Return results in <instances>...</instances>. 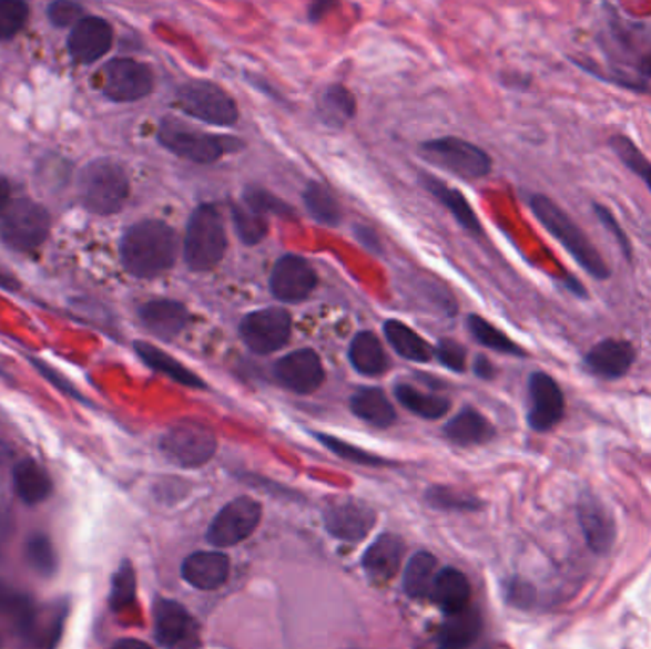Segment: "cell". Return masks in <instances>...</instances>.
Here are the masks:
<instances>
[{
    "label": "cell",
    "mask_w": 651,
    "mask_h": 649,
    "mask_svg": "<svg viewBox=\"0 0 651 649\" xmlns=\"http://www.w3.org/2000/svg\"><path fill=\"white\" fill-rule=\"evenodd\" d=\"M606 10L610 14L597 42L608 60V71H598L576 60L573 63L589 75L597 76L598 81L610 82L637 94H651V28L613 14L611 7Z\"/></svg>",
    "instance_id": "6da1fadb"
},
{
    "label": "cell",
    "mask_w": 651,
    "mask_h": 649,
    "mask_svg": "<svg viewBox=\"0 0 651 649\" xmlns=\"http://www.w3.org/2000/svg\"><path fill=\"white\" fill-rule=\"evenodd\" d=\"M180 240L175 230L164 222L149 219L135 224L121 240L124 269L138 278H155L172 269L177 259Z\"/></svg>",
    "instance_id": "7a4b0ae2"
},
{
    "label": "cell",
    "mask_w": 651,
    "mask_h": 649,
    "mask_svg": "<svg viewBox=\"0 0 651 649\" xmlns=\"http://www.w3.org/2000/svg\"><path fill=\"white\" fill-rule=\"evenodd\" d=\"M530 208L539 224L543 225L547 233L570 254L571 259L587 275H591L598 282L610 280L611 269L604 257L600 256L591 238L587 237V233L571 219L564 208H560L551 197L539 193L531 195Z\"/></svg>",
    "instance_id": "3957f363"
},
{
    "label": "cell",
    "mask_w": 651,
    "mask_h": 649,
    "mask_svg": "<svg viewBox=\"0 0 651 649\" xmlns=\"http://www.w3.org/2000/svg\"><path fill=\"white\" fill-rule=\"evenodd\" d=\"M227 250L223 217L214 204H201L187 222L183 256L191 271L202 272L222 264Z\"/></svg>",
    "instance_id": "277c9868"
},
{
    "label": "cell",
    "mask_w": 651,
    "mask_h": 649,
    "mask_svg": "<svg viewBox=\"0 0 651 649\" xmlns=\"http://www.w3.org/2000/svg\"><path fill=\"white\" fill-rule=\"evenodd\" d=\"M79 193L88 210L95 216H113L126 203L130 182L121 164L100 158L87 164L79 177Z\"/></svg>",
    "instance_id": "5b68a950"
},
{
    "label": "cell",
    "mask_w": 651,
    "mask_h": 649,
    "mask_svg": "<svg viewBox=\"0 0 651 649\" xmlns=\"http://www.w3.org/2000/svg\"><path fill=\"white\" fill-rule=\"evenodd\" d=\"M159 142L174 155L196 164H214L241 150L242 142L236 137L210 134L183 124L177 119H164L159 126Z\"/></svg>",
    "instance_id": "8992f818"
},
{
    "label": "cell",
    "mask_w": 651,
    "mask_h": 649,
    "mask_svg": "<svg viewBox=\"0 0 651 649\" xmlns=\"http://www.w3.org/2000/svg\"><path fill=\"white\" fill-rule=\"evenodd\" d=\"M419 155L429 164L450 172L451 176L461 179H482L491 172V156L475 143L465 142L461 137H438L425 142L419 147Z\"/></svg>",
    "instance_id": "52a82bcc"
},
{
    "label": "cell",
    "mask_w": 651,
    "mask_h": 649,
    "mask_svg": "<svg viewBox=\"0 0 651 649\" xmlns=\"http://www.w3.org/2000/svg\"><path fill=\"white\" fill-rule=\"evenodd\" d=\"M175 105L185 115L214 126H233L238 107L231 95L210 81H189L177 89Z\"/></svg>",
    "instance_id": "ba28073f"
},
{
    "label": "cell",
    "mask_w": 651,
    "mask_h": 649,
    "mask_svg": "<svg viewBox=\"0 0 651 649\" xmlns=\"http://www.w3.org/2000/svg\"><path fill=\"white\" fill-rule=\"evenodd\" d=\"M50 233V216L41 204L20 198L8 206L0 222V237L16 251H33Z\"/></svg>",
    "instance_id": "9c48e42d"
},
{
    "label": "cell",
    "mask_w": 651,
    "mask_h": 649,
    "mask_svg": "<svg viewBox=\"0 0 651 649\" xmlns=\"http://www.w3.org/2000/svg\"><path fill=\"white\" fill-rule=\"evenodd\" d=\"M161 450L174 465L196 468L214 457L217 439L210 426L199 421H183L162 436Z\"/></svg>",
    "instance_id": "30bf717a"
},
{
    "label": "cell",
    "mask_w": 651,
    "mask_h": 649,
    "mask_svg": "<svg viewBox=\"0 0 651 649\" xmlns=\"http://www.w3.org/2000/svg\"><path fill=\"white\" fill-rule=\"evenodd\" d=\"M242 343L255 354H273L289 341L292 317L283 307L250 312L238 326Z\"/></svg>",
    "instance_id": "8fae6325"
},
{
    "label": "cell",
    "mask_w": 651,
    "mask_h": 649,
    "mask_svg": "<svg viewBox=\"0 0 651 649\" xmlns=\"http://www.w3.org/2000/svg\"><path fill=\"white\" fill-rule=\"evenodd\" d=\"M260 522L262 505L246 495L236 497L215 514L206 537L215 547H233L254 534Z\"/></svg>",
    "instance_id": "7c38bea8"
},
{
    "label": "cell",
    "mask_w": 651,
    "mask_h": 649,
    "mask_svg": "<svg viewBox=\"0 0 651 649\" xmlns=\"http://www.w3.org/2000/svg\"><path fill=\"white\" fill-rule=\"evenodd\" d=\"M103 92L113 102H138L151 94L155 76L142 61L121 58L109 61L103 68Z\"/></svg>",
    "instance_id": "4fadbf2b"
},
{
    "label": "cell",
    "mask_w": 651,
    "mask_h": 649,
    "mask_svg": "<svg viewBox=\"0 0 651 649\" xmlns=\"http://www.w3.org/2000/svg\"><path fill=\"white\" fill-rule=\"evenodd\" d=\"M528 425L538 431L547 433L564 420L566 396L558 385L557 379L547 372H533L528 379Z\"/></svg>",
    "instance_id": "5bb4252c"
},
{
    "label": "cell",
    "mask_w": 651,
    "mask_h": 649,
    "mask_svg": "<svg viewBox=\"0 0 651 649\" xmlns=\"http://www.w3.org/2000/svg\"><path fill=\"white\" fill-rule=\"evenodd\" d=\"M318 285L313 265L305 257L288 254L276 261L271 271V293L283 303H299L309 298Z\"/></svg>",
    "instance_id": "9a60e30c"
},
{
    "label": "cell",
    "mask_w": 651,
    "mask_h": 649,
    "mask_svg": "<svg viewBox=\"0 0 651 649\" xmlns=\"http://www.w3.org/2000/svg\"><path fill=\"white\" fill-rule=\"evenodd\" d=\"M376 524V511L355 497H336L324 511V526L342 542H363Z\"/></svg>",
    "instance_id": "2e32d148"
},
{
    "label": "cell",
    "mask_w": 651,
    "mask_h": 649,
    "mask_svg": "<svg viewBox=\"0 0 651 649\" xmlns=\"http://www.w3.org/2000/svg\"><path fill=\"white\" fill-rule=\"evenodd\" d=\"M637 347L629 339L606 338L584 352V372L604 381H618L631 372L637 362Z\"/></svg>",
    "instance_id": "e0dca14e"
},
{
    "label": "cell",
    "mask_w": 651,
    "mask_h": 649,
    "mask_svg": "<svg viewBox=\"0 0 651 649\" xmlns=\"http://www.w3.org/2000/svg\"><path fill=\"white\" fill-rule=\"evenodd\" d=\"M275 378L288 391L311 394L323 385L326 372H324L323 360L313 349H299L276 362Z\"/></svg>",
    "instance_id": "ac0fdd59"
},
{
    "label": "cell",
    "mask_w": 651,
    "mask_h": 649,
    "mask_svg": "<svg viewBox=\"0 0 651 649\" xmlns=\"http://www.w3.org/2000/svg\"><path fill=\"white\" fill-rule=\"evenodd\" d=\"M578 516L589 547L598 555L608 553L616 542V522L611 518L610 511L604 507V503L598 501L594 495H581Z\"/></svg>",
    "instance_id": "d6986e66"
},
{
    "label": "cell",
    "mask_w": 651,
    "mask_h": 649,
    "mask_svg": "<svg viewBox=\"0 0 651 649\" xmlns=\"http://www.w3.org/2000/svg\"><path fill=\"white\" fill-rule=\"evenodd\" d=\"M113 42V29L101 18H82L69 34V52L74 60L92 63L108 54Z\"/></svg>",
    "instance_id": "ffe728a7"
},
{
    "label": "cell",
    "mask_w": 651,
    "mask_h": 649,
    "mask_svg": "<svg viewBox=\"0 0 651 649\" xmlns=\"http://www.w3.org/2000/svg\"><path fill=\"white\" fill-rule=\"evenodd\" d=\"M404 558V542L398 535L377 537L364 553L363 566L368 579L376 585L393 581L400 571Z\"/></svg>",
    "instance_id": "44dd1931"
},
{
    "label": "cell",
    "mask_w": 651,
    "mask_h": 649,
    "mask_svg": "<svg viewBox=\"0 0 651 649\" xmlns=\"http://www.w3.org/2000/svg\"><path fill=\"white\" fill-rule=\"evenodd\" d=\"M140 320L156 338L172 341L187 328L189 311L174 299H153L140 307Z\"/></svg>",
    "instance_id": "7402d4cb"
},
{
    "label": "cell",
    "mask_w": 651,
    "mask_h": 649,
    "mask_svg": "<svg viewBox=\"0 0 651 649\" xmlns=\"http://www.w3.org/2000/svg\"><path fill=\"white\" fill-rule=\"evenodd\" d=\"M156 640L164 648H182L195 636V622L187 609L175 600H159L155 606Z\"/></svg>",
    "instance_id": "603a6c76"
},
{
    "label": "cell",
    "mask_w": 651,
    "mask_h": 649,
    "mask_svg": "<svg viewBox=\"0 0 651 649\" xmlns=\"http://www.w3.org/2000/svg\"><path fill=\"white\" fill-rule=\"evenodd\" d=\"M231 562L223 553H193L182 566L183 579L199 590H215L227 581Z\"/></svg>",
    "instance_id": "cb8c5ba5"
},
{
    "label": "cell",
    "mask_w": 651,
    "mask_h": 649,
    "mask_svg": "<svg viewBox=\"0 0 651 649\" xmlns=\"http://www.w3.org/2000/svg\"><path fill=\"white\" fill-rule=\"evenodd\" d=\"M68 619V606L54 604L47 609H37V616L28 629L21 632V649H55L63 635Z\"/></svg>",
    "instance_id": "d4e9b609"
},
{
    "label": "cell",
    "mask_w": 651,
    "mask_h": 649,
    "mask_svg": "<svg viewBox=\"0 0 651 649\" xmlns=\"http://www.w3.org/2000/svg\"><path fill=\"white\" fill-rule=\"evenodd\" d=\"M444 434L457 446H478V444L490 442L496 434V429L482 413L472 408H465L454 420L446 423Z\"/></svg>",
    "instance_id": "484cf974"
},
{
    "label": "cell",
    "mask_w": 651,
    "mask_h": 649,
    "mask_svg": "<svg viewBox=\"0 0 651 649\" xmlns=\"http://www.w3.org/2000/svg\"><path fill=\"white\" fill-rule=\"evenodd\" d=\"M482 630V619L478 609L465 608L464 611L450 614L444 619L438 630V643L443 649H467L477 642Z\"/></svg>",
    "instance_id": "4316f807"
},
{
    "label": "cell",
    "mask_w": 651,
    "mask_h": 649,
    "mask_svg": "<svg viewBox=\"0 0 651 649\" xmlns=\"http://www.w3.org/2000/svg\"><path fill=\"white\" fill-rule=\"evenodd\" d=\"M430 598L435 600V604L443 609L446 616L464 611L465 608L470 606L469 579L459 569H440L435 587H433V593H430Z\"/></svg>",
    "instance_id": "83f0119b"
},
{
    "label": "cell",
    "mask_w": 651,
    "mask_h": 649,
    "mask_svg": "<svg viewBox=\"0 0 651 649\" xmlns=\"http://www.w3.org/2000/svg\"><path fill=\"white\" fill-rule=\"evenodd\" d=\"M350 410L355 413L358 420L369 425L390 426L397 421V412L395 406L390 404L387 394L383 393L382 389L377 387H363L358 389L353 396H350Z\"/></svg>",
    "instance_id": "f1b7e54d"
},
{
    "label": "cell",
    "mask_w": 651,
    "mask_h": 649,
    "mask_svg": "<svg viewBox=\"0 0 651 649\" xmlns=\"http://www.w3.org/2000/svg\"><path fill=\"white\" fill-rule=\"evenodd\" d=\"M349 360L356 372L376 378L389 370V359L382 341L374 332L356 333L349 346Z\"/></svg>",
    "instance_id": "f546056e"
},
{
    "label": "cell",
    "mask_w": 651,
    "mask_h": 649,
    "mask_svg": "<svg viewBox=\"0 0 651 649\" xmlns=\"http://www.w3.org/2000/svg\"><path fill=\"white\" fill-rule=\"evenodd\" d=\"M134 347L138 357H140L149 368H153L155 372L166 375V378L172 379L175 383L191 387V389H204V387H206V383H204L196 373L187 370L180 360H175L174 357H170V354L161 351V349H156L155 346L138 341Z\"/></svg>",
    "instance_id": "4dcf8cb0"
},
{
    "label": "cell",
    "mask_w": 651,
    "mask_h": 649,
    "mask_svg": "<svg viewBox=\"0 0 651 649\" xmlns=\"http://www.w3.org/2000/svg\"><path fill=\"white\" fill-rule=\"evenodd\" d=\"M425 187L430 190V195L437 198L438 203L446 206L451 212V216L456 217L457 224L461 225L464 229L469 230L477 237H482V224L478 222L477 214L472 210V206L467 203V198L457 189H451L443 182H438L435 177L425 176Z\"/></svg>",
    "instance_id": "1f68e13d"
},
{
    "label": "cell",
    "mask_w": 651,
    "mask_h": 649,
    "mask_svg": "<svg viewBox=\"0 0 651 649\" xmlns=\"http://www.w3.org/2000/svg\"><path fill=\"white\" fill-rule=\"evenodd\" d=\"M385 338L389 346L411 362H429L435 357V349L425 341L419 333L414 332L410 326L403 324L400 320H387L383 324Z\"/></svg>",
    "instance_id": "d6a6232c"
},
{
    "label": "cell",
    "mask_w": 651,
    "mask_h": 649,
    "mask_svg": "<svg viewBox=\"0 0 651 649\" xmlns=\"http://www.w3.org/2000/svg\"><path fill=\"white\" fill-rule=\"evenodd\" d=\"M12 476H14L16 494L28 505H39L52 494V481L34 461H20Z\"/></svg>",
    "instance_id": "836d02e7"
},
{
    "label": "cell",
    "mask_w": 651,
    "mask_h": 649,
    "mask_svg": "<svg viewBox=\"0 0 651 649\" xmlns=\"http://www.w3.org/2000/svg\"><path fill=\"white\" fill-rule=\"evenodd\" d=\"M438 562L430 553H417L411 556L404 569V590L410 598L424 600L429 598L437 581Z\"/></svg>",
    "instance_id": "e575fe53"
},
{
    "label": "cell",
    "mask_w": 651,
    "mask_h": 649,
    "mask_svg": "<svg viewBox=\"0 0 651 649\" xmlns=\"http://www.w3.org/2000/svg\"><path fill=\"white\" fill-rule=\"evenodd\" d=\"M395 396L408 412L416 413L424 420H438L450 412L451 402L446 396L438 394L424 393L416 387L400 385L395 387Z\"/></svg>",
    "instance_id": "d590c367"
},
{
    "label": "cell",
    "mask_w": 651,
    "mask_h": 649,
    "mask_svg": "<svg viewBox=\"0 0 651 649\" xmlns=\"http://www.w3.org/2000/svg\"><path fill=\"white\" fill-rule=\"evenodd\" d=\"M467 328H469L470 336L475 338V341L486 347V349L501 352V354H510V357H520V359L528 357V352L522 347L515 343L499 328L490 324L486 318L478 317V315H470L469 320H467Z\"/></svg>",
    "instance_id": "8d00e7d4"
},
{
    "label": "cell",
    "mask_w": 651,
    "mask_h": 649,
    "mask_svg": "<svg viewBox=\"0 0 651 649\" xmlns=\"http://www.w3.org/2000/svg\"><path fill=\"white\" fill-rule=\"evenodd\" d=\"M0 616H7L21 635L37 616V608L28 595L0 581Z\"/></svg>",
    "instance_id": "74e56055"
},
{
    "label": "cell",
    "mask_w": 651,
    "mask_h": 649,
    "mask_svg": "<svg viewBox=\"0 0 651 649\" xmlns=\"http://www.w3.org/2000/svg\"><path fill=\"white\" fill-rule=\"evenodd\" d=\"M305 208L318 224L336 227L342 222V208L336 197L321 183H309L303 195Z\"/></svg>",
    "instance_id": "f35d334b"
},
{
    "label": "cell",
    "mask_w": 651,
    "mask_h": 649,
    "mask_svg": "<svg viewBox=\"0 0 651 649\" xmlns=\"http://www.w3.org/2000/svg\"><path fill=\"white\" fill-rule=\"evenodd\" d=\"M318 109L323 113L324 121L328 124L343 126L345 122H349L355 116V95L350 94L349 90L342 84H332L324 90Z\"/></svg>",
    "instance_id": "ab89813d"
},
{
    "label": "cell",
    "mask_w": 651,
    "mask_h": 649,
    "mask_svg": "<svg viewBox=\"0 0 651 649\" xmlns=\"http://www.w3.org/2000/svg\"><path fill=\"white\" fill-rule=\"evenodd\" d=\"M610 150L613 151V155L618 156L619 161L631 169L632 174L638 177H642L645 183V187L651 193V163L650 158L642 153V150L638 147L637 143L632 142L631 137L624 136V134H616L610 137Z\"/></svg>",
    "instance_id": "60d3db41"
},
{
    "label": "cell",
    "mask_w": 651,
    "mask_h": 649,
    "mask_svg": "<svg viewBox=\"0 0 651 649\" xmlns=\"http://www.w3.org/2000/svg\"><path fill=\"white\" fill-rule=\"evenodd\" d=\"M233 224L236 235L246 246H255L267 235V217L242 200L233 204Z\"/></svg>",
    "instance_id": "b9f144b4"
},
{
    "label": "cell",
    "mask_w": 651,
    "mask_h": 649,
    "mask_svg": "<svg viewBox=\"0 0 651 649\" xmlns=\"http://www.w3.org/2000/svg\"><path fill=\"white\" fill-rule=\"evenodd\" d=\"M26 560L42 577H52L58 569L54 545L44 535L29 537L26 543Z\"/></svg>",
    "instance_id": "7bdbcfd3"
},
{
    "label": "cell",
    "mask_w": 651,
    "mask_h": 649,
    "mask_svg": "<svg viewBox=\"0 0 651 649\" xmlns=\"http://www.w3.org/2000/svg\"><path fill=\"white\" fill-rule=\"evenodd\" d=\"M316 439L323 442L324 446L328 447L329 452L336 453L337 457L342 460L350 461L355 465H364V467H383L385 460L377 457L374 453H368L363 447L353 446L345 440L336 439L332 434H316Z\"/></svg>",
    "instance_id": "ee69618b"
},
{
    "label": "cell",
    "mask_w": 651,
    "mask_h": 649,
    "mask_svg": "<svg viewBox=\"0 0 651 649\" xmlns=\"http://www.w3.org/2000/svg\"><path fill=\"white\" fill-rule=\"evenodd\" d=\"M29 8L20 0H0V41L12 39L28 21Z\"/></svg>",
    "instance_id": "f6af8a7d"
},
{
    "label": "cell",
    "mask_w": 651,
    "mask_h": 649,
    "mask_svg": "<svg viewBox=\"0 0 651 649\" xmlns=\"http://www.w3.org/2000/svg\"><path fill=\"white\" fill-rule=\"evenodd\" d=\"M242 203L248 204L265 217L269 216V214H273V216H294V210L289 208L288 204H284L281 198L271 195L269 190L260 189V187H250V189L244 190Z\"/></svg>",
    "instance_id": "bcb514c9"
},
{
    "label": "cell",
    "mask_w": 651,
    "mask_h": 649,
    "mask_svg": "<svg viewBox=\"0 0 651 649\" xmlns=\"http://www.w3.org/2000/svg\"><path fill=\"white\" fill-rule=\"evenodd\" d=\"M135 598V574L130 562H124L113 579V590H111V606L116 611L128 608L134 602Z\"/></svg>",
    "instance_id": "7dc6e473"
},
{
    "label": "cell",
    "mask_w": 651,
    "mask_h": 649,
    "mask_svg": "<svg viewBox=\"0 0 651 649\" xmlns=\"http://www.w3.org/2000/svg\"><path fill=\"white\" fill-rule=\"evenodd\" d=\"M427 501L433 507L443 511H475L478 507L477 499H472L470 495L459 494L451 487H430Z\"/></svg>",
    "instance_id": "c3c4849f"
},
{
    "label": "cell",
    "mask_w": 651,
    "mask_h": 649,
    "mask_svg": "<svg viewBox=\"0 0 651 649\" xmlns=\"http://www.w3.org/2000/svg\"><path fill=\"white\" fill-rule=\"evenodd\" d=\"M592 210L597 214V219L602 224L608 233H610L611 237L616 238V243H618L619 250L623 254L624 259L632 264V243L629 235L624 233L623 227L618 222V217L613 216V212L604 206V204L592 203Z\"/></svg>",
    "instance_id": "681fc988"
},
{
    "label": "cell",
    "mask_w": 651,
    "mask_h": 649,
    "mask_svg": "<svg viewBox=\"0 0 651 649\" xmlns=\"http://www.w3.org/2000/svg\"><path fill=\"white\" fill-rule=\"evenodd\" d=\"M435 357H437L440 364L450 368L454 372H465L467 368V351L464 346H459L457 341L451 339H444L437 347H435Z\"/></svg>",
    "instance_id": "f907efd6"
},
{
    "label": "cell",
    "mask_w": 651,
    "mask_h": 649,
    "mask_svg": "<svg viewBox=\"0 0 651 649\" xmlns=\"http://www.w3.org/2000/svg\"><path fill=\"white\" fill-rule=\"evenodd\" d=\"M48 16H50V21L58 28H68V25H73L74 28L82 20V8L74 4V2L60 0V2H54L52 7L48 8Z\"/></svg>",
    "instance_id": "816d5d0a"
},
{
    "label": "cell",
    "mask_w": 651,
    "mask_h": 649,
    "mask_svg": "<svg viewBox=\"0 0 651 649\" xmlns=\"http://www.w3.org/2000/svg\"><path fill=\"white\" fill-rule=\"evenodd\" d=\"M33 362L34 365H37V370H39L42 375H47V378L50 379V381H52V383H54L58 389H60L61 393L69 394V396H73V399H81V394L77 393V389H73V387L69 385V383H65V379L60 378V375H58L54 370H50L48 364H42V362H39V360H33Z\"/></svg>",
    "instance_id": "f5cc1de1"
},
{
    "label": "cell",
    "mask_w": 651,
    "mask_h": 649,
    "mask_svg": "<svg viewBox=\"0 0 651 649\" xmlns=\"http://www.w3.org/2000/svg\"><path fill=\"white\" fill-rule=\"evenodd\" d=\"M475 373H477L478 378L490 381L496 375V370H494V364H491L490 360L486 359L484 354H478L477 359H475Z\"/></svg>",
    "instance_id": "db71d44e"
},
{
    "label": "cell",
    "mask_w": 651,
    "mask_h": 649,
    "mask_svg": "<svg viewBox=\"0 0 651 649\" xmlns=\"http://www.w3.org/2000/svg\"><path fill=\"white\" fill-rule=\"evenodd\" d=\"M356 235H358V240H360L366 248L379 251V240H377L376 235H374V230L368 229V227H358Z\"/></svg>",
    "instance_id": "11a10c76"
},
{
    "label": "cell",
    "mask_w": 651,
    "mask_h": 649,
    "mask_svg": "<svg viewBox=\"0 0 651 649\" xmlns=\"http://www.w3.org/2000/svg\"><path fill=\"white\" fill-rule=\"evenodd\" d=\"M564 286L566 288H570L571 293H573L576 298L589 299V291H587V288H584V286L579 282L578 278H566Z\"/></svg>",
    "instance_id": "9f6ffc18"
},
{
    "label": "cell",
    "mask_w": 651,
    "mask_h": 649,
    "mask_svg": "<svg viewBox=\"0 0 651 649\" xmlns=\"http://www.w3.org/2000/svg\"><path fill=\"white\" fill-rule=\"evenodd\" d=\"M111 649H151V646L135 638H122L119 642H114Z\"/></svg>",
    "instance_id": "6f0895ef"
},
{
    "label": "cell",
    "mask_w": 651,
    "mask_h": 649,
    "mask_svg": "<svg viewBox=\"0 0 651 649\" xmlns=\"http://www.w3.org/2000/svg\"><path fill=\"white\" fill-rule=\"evenodd\" d=\"M8 203H10V185L4 177H0V214L7 212Z\"/></svg>",
    "instance_id": "680465c9"
},
{
    "label": "cell",
    "mask_w": 651,
    "mask_h": 649,
    "mask_svg": "<svg viewBox=\"0 0 651 649\" xmlns=\"http://www.w3.org/2000/svg\"><path fill=\"white\" fill-rule=\"evenodd\" d=\"M334 7V4H328V2H318V4H313L309 10V20L316 21L321 20L326 12H328L329 8Z\"/></svg>",
    "instance_id": "91938a15"
},
{
    "label": "cell",
    "mask_w": 651,
    "mask_h": 649,
    "mask_svg": "<svg viewBox=\"0 0 651 649\" xmlns=\"http://www.w3.org/2000/svg\"><path fill=\"white\" fill-rule=\"evenodd\" d=\"M10 460H12V450L0 442V468H4V465H8Z\"/></svg>",
    "instance_id": "94428289"
},
{
    "label": "cell",
    "mask_w": 651,
    "mask_h": 649,
    "mask_svg": "<svg viewBox=\"0 0 651 649\" xmlns=\"http://www.w3.org/2000/svg\"><path fill=\"white\" fill-rule=\"evenodd\" d=\"M0 286H4V288H8V290H12V288H16V280H12V278L8 277V275H4V272H0Z\"/></svg>",
    "instance_id": "6125c7cd"
}]
</instances>
